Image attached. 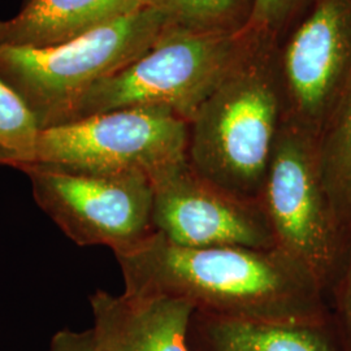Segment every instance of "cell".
Returning a JSON list of instances; mask_svg holds the SVG:
<instances>
[{"label": "cell", "instance_id": "18", "mask_svg": "<svg viewBox=\"0 0 351 351\" xmlns=\"http://www.w3.org/2000/svg\"><path fill=\"white\" fill-rule=\"evenodd\" d=\"M46 351H101L93 329L72 330L62 329L56 332Z\"/></svg>", "mask_w": 351, "mask_h": 351}, {"label": "cell", "instance_id": "10", "mask_svg": "<svg viewBox=\"0 0 351 351\" xmlns=\"http://www.w3.org/2000/svg\"><path fill=\"white\" fill-rule=\"evenodd\" d=\"M95 339L101 351H190L188 329L194 307L164 295L97 290L90 295Z\"/></svg>", "mask_w": 351, "mask_h": 351}, {"label": "cell", "instance_id": "2", "mask_svg": "<svg viewBox=\"0 0 351 351\" xmlns=\"http://www.w3.org/2000/svg\"><path fill=\"white\" fill-rule=\"evenodd\" d=\"M277 49L274 38L246 29L239 58L189 123L191 169L246 201L261 202L287 119Z\"/></svg>", "mask_w": 351, "mask_h": 351}, {"label": "cell", "instance_id": "17", "mask_svg": "<svg viewBox=\"0 0 351 351\" xmlns=\"http://www.w3.org/2000/svg\"><path fill=\"white\" fill-rule=\"evenodd\" d=\"M314 0H254L247 29L274 38L280 45Z\"/></svg>", "mask_w": 351, "mask_h": 351}, {"label": "cell", "instance_id": "16", "mask_svg": "<svg viewBox=\"0 0 351 351\" xmlns=\"http://www.w3.org/2000/svg\"><path fill=\"white\" fill-rule=\"evenodd\" d=\"M326 326L341 351H351V224L343 229L333 265L322 284Z\"/></svg>", "mask_w": 351, "mask_h": 351}, {"label": "cell", "instance_id": "7", "mask_svg": "<svg viewBox=\"0 0 351 351\" xmlns=\"http://www.w3.org/2000/svg\"><path fill=\"white\" fill-rule=\"evenodd\" d=\"M189 123L162 107L125 108L43 129L34 163L149 177L188 160Z\"/></svg>", "mask_w": 351, "mask_h": 351}, {"label": "cell", "instance_id": "1", "mask_svg": "<svg viewBox=\"0 0 351 351\" xmlns=\"http://www.w3.org/2000/svg\"><path fill=\"white\" fill-rule=\"evenodd\" d=\"M116 259L129 294L178 298L195 311L262 324L326 326L317 277L278 247H184L155 232Z\"/></svg>", "mask_w": 351, "mask_h": 351}, {"label": "cell", "instance_id": "8", "mask_svg": "<svg viewBox=\"0 0 351 351\" xmlns=\"http://www.w3.org/2000/svg\"><path fill=\"white\" fill-rule=\"evenodd\" d=\"M287 119L320 137L351 88V0H314L277 49Z\"/></svg>", "mask_w": 351, "mask_h": 351}, {"label": "cell", "instance_id": "6", "mask_svg": "<svg viewBox=\"0 0 351 351\" xmlns=\"http://www.w3.org/2000/svg\"><path fill=\"white\" fill-rule=\"evenodd\" d=\"M317 141L301 126L284 121L261 204L277 247L304 264L322 287L336 259L342 229L323 182Z\"/></svg>", "mask_w": 351, "mask_h": 351}, {"label": "cell", "instance_id": "5", "mask_svg": "<svg viewBox=\"0 0 351 351\" xmlns=\"http://www.w3.org/2000/svg\"><path fill=\"white\" fill-rule=\"evenodd\" d=\"M40 210L78 246H107L114 255L155 233L154 189L138 171H90L33 163L21 169Z\"/></svg>", "mask_w": 351, "mask_h": 351}, {"label": "cell", "instance_id": "12", "mask_svg": "<svg viewBox=\"0 0 351 351\" xmlns=\"http://www.w3.org/2000/svg\"><path fill=\"white\" fill-rule=\"evenodd\" d=\"M190 351H341L326 326L254 323L194 311L188 329Z\"/></svg>", "mask_w": 351, "mask_h": 351}, {"label": "cell", "instance_id": "14", "mask_svg": "<svg viewBox=\"0 0 351 351\" xmlns=\"http://www.w3.org/2000/svg\"><path fill=\"white\" fill-rule=\"evenodd\" d=\"M145 7L164 13L173 27L233 36L245 32L254 0H143Z\"/></svg>", "mask_w": 351, "mask_h": 351}, {"label": "cell", "instance_id": "15", "mask_svg": "<svg viewBox=\"0 0 351 351\" xmlns=\"http://www.w3.org/2000/svg\"><path fill=\"white\" fill-rule=\"evenodd\" d=\"M39 133L34 114L0 77V165L21 171L34 163Z\"/></svg>", "mask_w": 351, "mask_h": 351}, {"label": "cell", "instance_id": "4", "mask_svg": "<svg viewBox=\"0 0 351 351\" xmlns=\"http://www.w3.org/2000/svg\"><path fill=\"white\" fill-rule=\"evenodd\" d=\"M245 40L246 30L224 36L169 26L136 60L88 88L60 125L138 107L167 108L190 123L236 62Z\"/></svg>", "mask_w": 351, "mask_h": 351}, {"label": "cell", "instance_id": "11", "mask_svg": "<svg viewBox=\"0 0 351 351\" xmlns=\"http://www.w3.org/2000/svg\"><path fill=\"white\" fill-rule=\"evenodd\" d=\"M141 8L143 0H27L16 16L0 20V45L59 46Z\"/></svg>", "mask_w": 351, "mask_h": 351}, {"label": "cell", "instance_id": "3", "mask_svg": "<svg viewBox=\"0 0 351 351\" xmlns=\"http://www.w3.org/2000/svg\"><path fill=\"white\" fill-rule=\"evenodd\" d=\"M171 26L150 7L63 45H0V77L34 114L40 130L60 125L88 88L136 60Z\"/></svg>", "mask_w": 351, "mask_h": 351}, {"label": "cell", "instance_id": "19", "mask_svg": "<svg viewBox=\"0 0 351 351\" xmlns=\"http://www.w3.org/2000/svg\"><path fill=\"white\" fill-rule=\"evenodd\" d=\"M24 1H27V0H24Z\"/></svg>", "mask_w": 351, "mask_h": 351}, {"label": "cell", "instance_id": "13", "mask_svg": "<svg viewBox=\"0 0 351 351\" xmlns=\"http://www.w3.org/2000/svg\"><path fill=\"white\" fill-rule=\"evenodd\" d=\"M329 201L343 230L351 224V88L317 141Z\"/></svg>", "mask_w": 351, "mask_h": 351}, {"label": "cell", "instance_id": "9", "mask_svg": "<svg viewBox=\"0 0 351 351\" xmlns=\"http://www.w3.org/2000/svg\"><path fill=\"white\" fill-rule=\"evenodd\" d=\"M152 224L184 247L275 249L276 239L261 202L246 201L197 175L188 160L150 178Z\"/></svg>", "mask_w": 351, "mask_h": 351}]
</instances>
